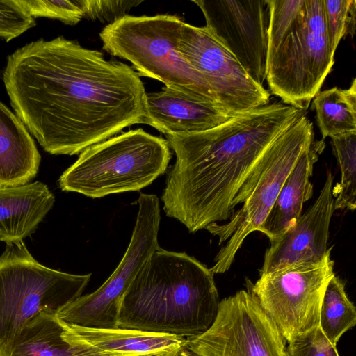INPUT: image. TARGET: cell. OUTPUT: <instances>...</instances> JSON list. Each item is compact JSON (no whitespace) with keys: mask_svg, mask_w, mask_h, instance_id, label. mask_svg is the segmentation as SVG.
Here are the masks:
<instances>
[{"mask_svg":"<svg viewBox=\"0 0 356 356\" xmlns=\"http://www.w3.org/2000/svg\"><path fill=\"white\" fill-rule=\"evenodd\" d=\"M90 277L42 265L24 241L6 244L0 256V345L38 314L57 313L79 298Z\"/></svg>","mask_w":356,"mask_h":356,"instance_id":"6","label":"cell"},{"mask_svg":"<svg viewBox=\"0 0 356 356\" xmlns=\"http://www.w3.org/2000/svg\"><path fill=\"white\" fill-rule=\"evenodd\" d=\"M204 15L205 28L262 85L268 56L266 0H193Z\"/></svg>","mask_w":356,"mask_h":356,"instance_id":"13","label":"cell"},{"mask_svg":"<svg viewBox=\"0 0 356 356\" xmlns=\"http://www.w3.org/2000/svg\"><path fill=\"white\" fill-rule=\"evenodd\" d=\"M17 2L33 18L55 19L67 24L74 25L84 17L79 0H17Z\"/></svg>","mask_w":356,"mask_h":356,"instance_id":"25","label":"cell"},{"mask_svg":"<svg viewBox=\"0 0 356 356\" xmlns=\"http://www.w3.org/2000/svg\"><path fill=\"white\" fill-rule=\"evenodd\" d=\"M175 356H196V355L186 347V348H184L179 350Z\"/></svg>","mask_w":356,"mask_h":356,"instance_id":"31","label":"cell"},{"mask_svg":"<svg viewBox=\"0 0 356 356\" xmlns=\"http://www.w3.org/2000/svg\"><path fill=\"white\" fill-rule=\"evenodd\" d=\"M146 124L165 136L206 131L234 116L217 106L166 87L146 93Z\"/></svg>","mask_w":356,"mask_h":356,"instance_id":"15","label":"cell"},{"mask_svg":"<svg viewBox=\"0 0 356 356\" xmlns=\"http://www.w3.org/2000/svg\"><path fill=\"white\" fill-rule=\"evenodd\" d=\"M325 147L323 140H314L286 178L261 230L270 242L280 237L299 218L304 203L312 197L313 186L309 178L314 163Z\"/></svg>","mask_w":356,"mask_h":356,"instance_id":"18","label":"cell"},{"mask_svg":"<svg viewBox=\"0 0 356 356\" xmlns=\"http://www.w3.org/2000/svg\"><path fill=\"white\" fill-rule=\"evenodd\" d=\"M149 356H157V355H149Z\"/></svg>","mask_w":356,"mask_h":356,"instance_id":"33","label":"cell"},{"mask_svg":"<svg viewBox=\"0 0 356 356\" xmlns=\"http://www.w3.org/2000/svg\"><path fill=\"white\" fill-rule=\"evenodd\" d=\"M2 79L15 114L51 154H79L147 122V92L133 67L63 36L15 50Z\"/></svg>","mask_w":356,"mask_h":356,"instance_id":"1","label":"cell"},{"mask_svg":"<svg viewBox=\"0 0 356 356\" xmlns=\"http://www.w3.org/2000/svg\"><path fill=\"white\" fill-rule=\"evenodd\" d=\"M35 26V18L17 0L0 1V38L8 42Z\"/></svg>","mask_w":356,"mask_h":356,"instance_id":"26","label":"cell"},{"mask_svg":"<svg viewBox=\"0 0 356 356\" xmlns=\"http://www.w3.org/2000/svg\"><path fill=\"white\" fill-rule=\"evenodd\" d=\"M288 356H339L319 327L298 334L288 342Z\"/></svg>","mask_w":356,"mask_h":356,"instance_id":"27","label":"cell"},{"mask_svg":"<svg viewBox=\"0 0 356 356\" xmlns=\"http://www.w3.org/2000/svg\"><path fill=\"white\" fill-rule=\"evenodd\" d=\"M131 238L117 268L92 293L81 296L57 312L71 325L95 329L118 328L121 299L138 272L158 250L160 203L154 194L140 193Z\"/></svg>","mask_w":356,"mask_h":356,"instance_id":"9","label":"cell"},{"mask_svg":"<svg viewBox=\"0 0 356 356\" xmlns=\"http://www.w3.org/2000/svg\"><path fill=\"white\" fill-rule=\"evenodd\" d=\"M356 0H353L350 6L347 21V33L353 38L355 33Z\"/></svg>","mask_w":356,"mask_h":356,"instance_id":"30","label":"cell"},{"mask_svg":"<svg viewBox=\"0 0 356 356\" xmlns=\"http://www.w3.org/2000/svg\"><path fill=\"white\" fill-rule=\"evenodd\" d=\"M186 348L196 356H288L277 325L248 288L220 300L213 324L187 338Z\"/></svg>","mask_w":356,"mask_h":356,"instance_id":"11","label":"cell"},{"mask_svg":"<svg viewBox=\"0 0 356 356\" xmlns=\"http://www.w3.org/2000/svg\"><path fill=\"white\" fill-rule=\"evenodd\" d=\"M40 160L24 123L0 101V187L30 183L38 172Z\"/></svg>","mask_w":356,"mask_h":356,"instance_id":"19","label":"cell"},{"mask_svg":"<svg viewBox=\"0 0 356 356\" xmlns=\"http://www.w3.org/2000/svg\"><path fill=\"white\" fill-rule=\"evenodd\" d=\"M314 140L313 124L304 115L268 147L259 177L241 207L227 222L214 223L204 229L218 238V245L225 243L210 268L213 274L227 272L247 236L256 231L261 232L286 178Z\"/></svg>","mask_w":356,"mask_h":356,"instance_id":"7","label":"cell"},{"mask_svg":"<svg viewBox=\"0 0 356 356\" xmlns=\"http://www.w3.org/2000/svg\"><path fill=\"white\" fill-rule=\"evenodd\" d=\"M0 356H111L76 341L57 313L44 311L27 321Z\"/></svg>","mask_w":356,"mask_h":356,"instance_id":"16","label":"cell"},{"mask_svg":"<svg viewBox=\"0 0 356 356\" xmlns=\"http://www.w3.org/2000/svg\"><path fill=\"white\" fill-rule=\"evenodd\" d=\"M329 250L317 262H300L261 275L247 288L277 325L286 342L318 327L323 294L335 275Z\"/></svg>","mask_w":356,"mask_h":356,"instance_id":"10","label":"cell"},{"mask_svg":"<svg viewBox=\"0 0 356 356\" xmlns=\"http://www.w3.org/2000/svg\"><path fill=\"white\" fill-rule=\"evenodd\" d=\"M171 159L166 140L142 129L129 130L81 152L58 185L91 198L139 191L166 171Z\"/></svg>","mask_w":356,"mask_h":356,"instance_id":"5","label":"cell"},{"mask_svg":"<svg viewBox=\"0 0 356 356\" xmlns=\"http://www.w3.org/2000/svg\"><path fill=\"white\" fill-rule=\"evenodd\" d=\"M184 23L174 15H127L103 28L99 38L106 51L129 61L139 76L223 110L204 77L178 52Z\"/></svg>","mask_w":356,"mask_h":356,"instance_id":"4","label":"cell"},{"mask_svg":"<svg viewBox=\"0 0 356 356\" xmlns=\"http://www.w3.org/2000/svg\"><path fill=\"white\" fill-rule=\"evenodd\" d=\"M213 275L195 257L159 248L123 295L118 327L186 339L203 334L220 302Z\"/></svg>","mask_w":356,"mask_h":356,"instance_id":"3","label":"cell"},{"mask_svg":"<svg viewBox=\"0 0 356 356\" xmlns=\"http://www.w3.org/2000/svg\"><path fill=\"white\" fill-rule=\"evenodd\" d=\"M334 177L327 172L314 202L266 250L260 275L300 262L321 261L327 248L329 229L334 211L332 187Z\"/></svg>","mask_w":356,"mask_h":356,"instance_id":"14","label":"cell"},{"mask_svg":"<svg viewBox=\"0 0 356 356\" xmlns=\"http://www.w3.org/2000/svg\"><path fill=\"white\" fill-rule=\"evenodd\" d=\"M355 325V307L346 294L344 282L334 275L323 294L318 327L329 341L337 345L341 336Z\"/></svg>","mask_w":356,"mask_h":356,"instance_id":"22","label":"cell"},{"mask_svg":"<svg viewBox=\"0 0 356 356\" xmlns=\"http://www.w3.org/2000/svg\"><path fill=\"white\" fill-rule=\"evenodd\" d=\"M268 12V56L302 20L306 0H266Z\"/></svg>","mask_w":356,"mask_h":356,"instance_id":"24","label":"cell"},{"mask_svg":"<svg viewBox=\"0 0 356 356\" xmlns=\"http://www.w3.org/2000/svg\"><path fill=\"white\" fill-rule=\"evenodd\" d=\"M322 140L356 132V79L347 89L319 91L312 102Z\"/></svg>","mask_w":356,"mask_h":356,"instance_id":"21","label":"cell"},{"mask_svg":"<svg viewBox=\"0 0 356 356\" xmlns=\"http://www.w3.org/2000/svg\"><path fill=\"white\" fill-rule=\"evenodd\" d=\"M331 144L341 170L334 209L354 211L356 209V132L332 137Z\"/></svg>","mask_w":356,"mask_h":356,"instance_id":"23","label":"cell"},{"mask_svg":"<svg viewBox=\"0 0 356 356\" xmlns=\"http://www.w3.org/2000/svg\"><path fill=\"white\" fill-rule=\"evenodd\" d=\"M54 202L47 185L39 181L0 187V241L6 244L24 241L35 232Z\"/></svg>","mask_w":356,"mask_h":356,"instance_id":"17","label":"cell"},{"mask_svg":"<svg viewBox=\"0 0 356 356\" xmlns=\"http://www.w3.org/2000/svg\"><path fill=\"white\" fill-rule=\"evenodd\" d=\"M84 17L99 20L108 24L128 15L134 7L141 3V1L131 0H79Z\"/></svg>","mask_w":356,"mask_h":356,"instance_id":"28","label":"cell"},{"mask_svg":"<svg viewBox=\"0 0 356 356\" xmlns=\"http://www.w3.org/2000/svg\"><path fill=\"white\" fill-rule=\"evenodd\" d=\"M182 349V348H181ZM181 350V349H179ZM179 350H175L165 354L157 355V356H175Z\"/></svg>","mask_w":356,"mask_h":356,"instance_id":"32","label":"cell"},{"mask_svg":"<svg viewBox=\"0 0 356 356\" xmlns=\"http://www.w3.org/2000/svg\"><path fill=\"white\" fill-rule=\"evenodd\" d=\"M323 1L306 0L304 18L267 58L266 80L282 102L306 111L334 64Z\"/></svg>","mask_w":356,"mask_h":356,"instance_id":"8","label":"cell"},{"mask_svg":"<svg viewBox=\"0 0 356 356\" xmlns=\"http://www.w3.org/2000/svg\"><path fill=\"white\" fill-rule=\"evenodd\" d=\"M304 115L268 103L206 131L165 135L176 156L161 198L166 216L191 233L229 219L255 186L266 149Z\"/></svg>","mask_w":356,"mask_h":356,"instance_id":"2","label":"cell"},{"mask_svg":"<svg viewBox=\"0 0 356 356\" xmlns=\"http://www.w3.org/2000/svg\"><path fill=\"white\" fill-rule=\"evenodd\" d=\"M78 341L111 356L160 355L186 347L187 339L131 329H95L68 325Z\"/></svg>","mask_w":356,"mask_h":356,"instance_id":"20","label":"cell"},{"mask_svg":"<svg viewBox=\"0 0 356 356\" xmlns=\"http://www.w3.org/2000/svg\"><path fill=\"white\" fill-rule=\"evenodd\" d=\"M327 33L332 50L335 51L347 34V21L353 0H323Z\"/></svg>","mask_w":356,"mask_h":356,"instance_id":"29","label":"cell"},{"mask_svg":"<svg viewBox=\"0 0 356 356\" xmlns=\"http://www.w3.org/2000/svg\"><path fill=\"white\" fill-rule=\"evenodd\" d=\"M180 55L206 80L220 106L236 115L269 103L270 92L204 27L184 23Z\"/></svg>","mask_w":356,"mask_h":356,"instance_id":"12","label":"cell"}]
</instances>
